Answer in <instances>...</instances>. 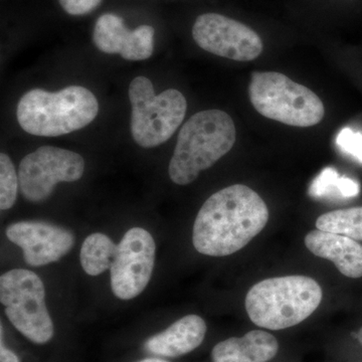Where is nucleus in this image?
I'll list each match as a JSON object with an SVG mask.
<instances>
[{
    "label": "nucleus",
    "instance_id": "1",
    "mask_svg": "<svg viewBox=\"0 0 362 362\" xmlns=\"http://www.w3.org/2000/svg\"><path fill=\"white\" fill-rule=\"evenodd\" d=\"M266 202L244 185H233L206 199L195 218L192 243L197 252L211 257L240 251L265 228Z\"/></svg>",
    "mask_w": 362,
    "mask_h": 362
},
{
    "label": "nucleus",
    "instance_id": "2",
    "mask_svg": "<svg viewBox=\"0 0 362 362\" xmlns=\"http://www.w3.org/2000/svg\"><path fill=\"white\" fill-rule=\"evenodd\" d=\"M237 138L235 123L226 112L201 111L190 117L178 134L169 163L170 180L178 185L194 182L233 148Z\"/></svg>",
    "mask_w": 362,
    "mask_h": 362
},
{
    "label": "nucleus",
    "instance_id": "3",
    "mask_svg": "<svg viewBox=\"0 0 362 362\" xmlns=\"http://www.w3.org/2000/svg\"><path fill=\"white\" fill-rule=\"evenodd\" d=\"M99 112L95 95L87 88L71 86L59 92L28 90L18 105V121L25 132L57 137L82 129Z\"/></svg>",
    "mask_w": 362,
    "mask_h": 362
},
{
    "label": "nucleus",
    "instance_id": "4",
    "mask_svg": "<svg viewBox=\"0 0 362 362\" xmlns=\"http://www.w3.org/2000/svg\"><path fill=\"white\" fill-rule=\"evenodd\" d=\"M323 293L314 279L285 276L252 286L246 297L252 322L270 330H282L303 322L318 308Z\"/></svg>",
    "mask_w": 362,
    "mask_h": 362
},
{
    "label": "nucleus",
    "instance_id": "5",
    "mask_svg": "<svg viewBox=\"0 0 362 362\" xmlns=\"http://www.w3.org/2000/svg\"><path fill=\"white\" fill-rule=\"evenodd\" d=\"M249 95L261 115L286 125L311 127L325 114L315 93L277 71H252Z\"/></svg>",
    "mask_w": 362,
    "mask_h": 362
},
{
    "label": "nucleus",
    "instance_id": "6",
    "mask_svg": "<svg viewBox=\"0 0 362 362\" xmlns=\"http://www.w3.org/2000/svg\"><path fill=\"white\" fill-rule=\"evenodd\" d=\"M129 99L131 133L143 148H153L168 141L187 114V99L180 90L168 89L156 95L151 81L146 77L132 80Z\"/></svg>",
    "mask_w": 362,
    "mask_h": 362
},
{
    "label": "nucleus",
    "instance_id": "7",
    "mask_svg": "<svg viewBox=\"0 0 362 362\" xmlns=\"http://www.w3.org/2000/svg\"><path fill=\"white\" fill-rule=\"evenodd\" d=\"M0 302L8 320L30 341L45 344L54 337V324L47 305L44 283L37 274L25 269L2 274Z\"/></svg>",
    "mask_w": 362,
    "mask_h": 362
},
{
    "label": "nucleus",
    "instance_id": "8",
    "mask_svg": "<svg viewBox=\"0 0 362 362\" xmlns=\"http://www.w3.org/2000/svg\"><path fill=\"white\" fill-rule=\"evenodd\" d=\"M85 160L80 154L54 146H42L21 160L18 178L26 201H47L59 182H74L82 177Z\"/></svg>",
    "mask_w": 362,
    "mask_h": 362
},
{
    "label": "nucleus",
    "instance_id": "9",
    "mask_svg": "<svg viewBox=\"0 0 362 362\" xmlns=\"http://www.w3.org/2000/svg\"><path fill=\"white\" fill-rule=\"evenodd\" d=\"M156 246L151 233L132 228L117 245L110 269L111 288L121 300H131L144 291L156 263Z\"/></svg>",
    "mask_w": 362,
    "mask_h": 362
},
{
    "label": "nucleus",
    "instance_id": "10",
    "mask_svg": "<svg viewBox=\"0 0 362 362\" xmlns=\"http://www.w3.org/2000/svg\"><path fill=\"white\" fill-rule=\"evenodd\" d=\"M192 37L204 51L233 61H252L264 49L254 30L218 13L199 16L192 28Z\"/></svg>",
    "mask_w": 362,
    "mask_h": 362
},
{
    "label": "nucleus",
    "instance_id": "11",
    "mask_svg": "<svg viewBox=\"0 0 362 362\" xmlns=\"http://www.w3.org/2000/svg\"><path fill=\"white\" fill-rule=\"evenodd\" d=\"M6 237L23 250L25 263L32 267L59 261L75 244V237L71 230L47 221L11 223L7 226Z\"/></svg>",
    "mask_w": 362,
    "mask_h": 362
},
{
    "label": "nucleus",
    "instance_id": "12",
    "mask_svg": "<svg viewBox=\"0 0 362 362\" xmlns=\"http://www.w3.org/2000/svg\"><path fill=\"white\" fill-rule=\"evenodd\" d=\"M154 33V28L147 25L128 30L122 18L105 13L96 21L93 42L106 54H119L128 61H143L153 54Z\"/></svg>",
    "mask_w": 362,
    "mask_h": 362
},
{
    "label": "nucleus",
    "instance_id": "13",
    "mask_svg": "<svg viewBox=\"0 0 362 362\" xmlns=\"http://www.w3.org/2000/svg\"><path fill=\"white\" fill-rule=\"evenodd\" d=\"M305 246L320 258L334 263L346 277H362V245L357 240L338 233L316 230L307 233Z\"/></svg>",
    "mask_w": 362,
    "mask_h": 362
},
{
    "label": "nucleus",
    "instance_id": "14",
    "mask_svg": "<svg viewBox=\"0 0 362 362\" xmlns=\"http://www.w3.org/2000/svg\"><path fill=\"white\" fill-rule=\"evenodd\" d=\"M206 324L202 317L187 315L176 321L168 329L148 338L144 349L152 356L178 357L189 354L204 341Z\"/></svg>",
    "mask_w": 362,
    "mask_h": 362
},
{
    "label": "nucleus",
    "instance_id": "15",
    "mask_svg": "<svg viewBox=\"0 0 362 362\" xmlns=\"http://www.w3.org/2000/svg\"><path fill=\"white\" fill-rule=\"evenodd\" d=\"M276 337L263 330H252L243 337L223 340L211 351L213 362H268L278 354Z\"/></svg>",
    "mask_w": 362,
    "mask_h": 362
},
{
    "label": "nucleus",
    "instance_id": "16",
    "mask_svg": "<svg viewBox=\"0 0 362 362\" xmlns=\"http://www.w3.org/2000/svg\"><path fill=\"white\" fill-rule=\"evenodd\" d=\"M117 245L105 233H95L86 238L81 247L80 261L83 270L90 276H98L111 269L115 259Z\"/></svg>",
    "mask_w": 362,
    "mask_h": 362
},
{
    "label": "nucleus",
    "instance_id": "17",
    "mask_svg": "<svg viewBox=\"0 0 362 362\" xmlns=\"http://www.w3.org/2000/svg\"><path fill=\"white\" fill-rule=\"evenodd\" d=\"M317 230L362 240V206L337 209L319 216Z\"/></svg>",
    "mask_w": 362,
    "mask_h": 362
},
{
    "label": "nucleus",
    "instance_id": "18",
    "mask_svg": "<svg viewBox=\"0 0 362 362\" xmlns=\"http://www.w3.org/2000/svg\"><path fill=\"white\" fill-rule=\"evenodd\" d=\"M20 178L11 159L6 153L0 154V209L7 211L16 204Z\"/></svg>",
    "mask_w": 362,
    "mask_h": 362
},
{
    "label": "nucleus",
    "instance_id": "19",
    "mask_svg": "<svg viewBox=\"0 0 362 362\" xmlns=\"http://www.w3.org/2000/svg\"><path fill=\"white\" fill-rule=\"evenodd\" d=\"M341 176L334 168H324L320 175L312 181L309 194L314 199H342Z\"/></svg>",
    "mask_w": 362,
    "mask_h": 362
},
{
    "label": "nucleus",
    "instance_id": "20",
    "mask_svg": "<svg viewBox=\"0 0 362 362\" xmlns=\"http://www.w3.org/2000/svg\"><path fill=\"white\" fill-rule=\"evenodd\" d=\"M337 145L343 153L362 163V131L343 128L338 133Z\"/></svg>",
    "mask_w": 362,
    "mask_h": 362
},
{
    "label": "nucleus",
    "instance_id": "21",
    "mask_svg": "<svg viewBox=\"0 0 362 362\" xmlns=\"http://www.w3.org/2000/svg\"><path fill=\"white\" fill-rule=\"evenodd\" d=\"M64 11L71 16H84L96 9L102 0H59Z\"/></svg>",
    "mask_w": 362,
    "mask_h": 362
},
{
    "label": "nucleus",
    "instance_id": "22",
    "mask_svg": "<svg viewBox=\"0 0 362 362\" xmlns=\"http://www.w3.org/2000/svg\"><path fill=\"white\" fill-rule=\"evenodd\" d=\"M4 328L1 326V346H0V361L1 362H21L18 356L13 351L6 349L4 345Z\"/></svg>",
    "mask_w": 362,
    "mask_h": 362
},
{
    "label": "nucleus",
    "instance_id": "23",
    "mask_svg": "<svg viewBox=\"0 0 362 362\" xmlns=\"http://www.w3.org/2000/svg\"><path fill=\"white\" fill-rule=\"evenodd\" d=\"M138 362H168L166 361H163L161 358H157V357H150V358L142 359V361Z\"/></svg>",
    "mask_w": 362,
    "mask_h": 362
},
{
    "label": "nucleus",
    "instance_id": "24",
    "mask_svg": "<svg viewBox=\"0 0 362 362\" xmlns=\"http://www.w3.org/2000/svg\"><path fill=\"white\" fill-rule=\"evenodd\" d=\"M357 340H358L359 342H361V344L362 345V328L361 330L357 332L356 334Z\"/></svg>",
    "mask_w": 362,
    "mask_h": 362
}]
</instances>
